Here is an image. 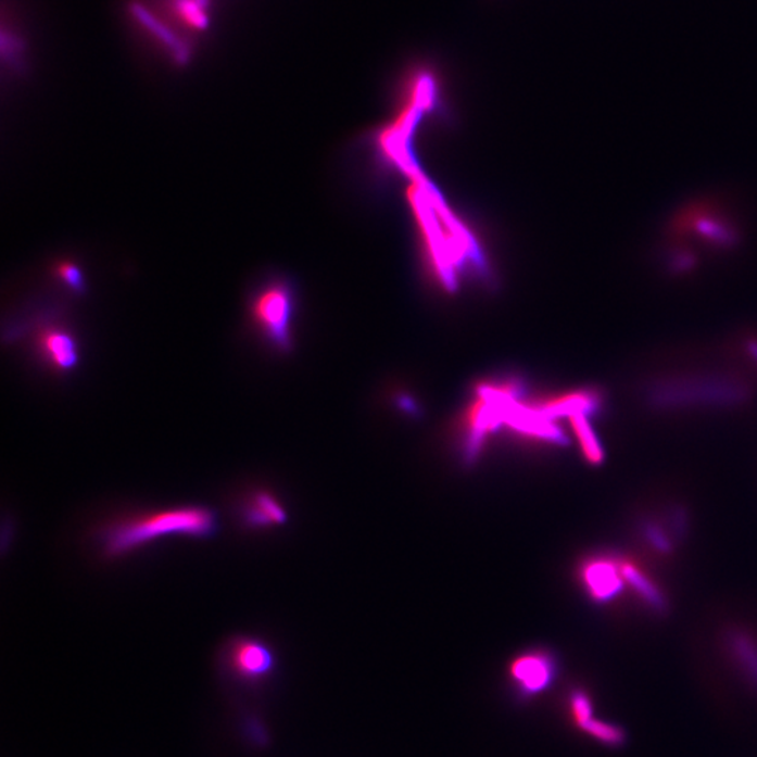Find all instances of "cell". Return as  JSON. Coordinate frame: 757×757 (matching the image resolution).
<instances>
[{"instance_id": "obj_7", "label": "cell", "mask_w": 757, "mask_h": 757, "mask_svg": "<svg viewBox=\"0 0 757 757\" xmlns=\"http://www.w3.org/2000/svg\"><path fill=\"white\" fill-rule=\"evenodd\" d=\"M34 336V350L48 369L71 374L80 365V345L74 332L54 321L40 323Z\"/></svg>"}, {"instance_id": "obj_14", "label": "cell", "mask_w": 757, "mask_h": 757, "mask_svg": "<svg viewBox=\"0 0 757 757\" xmlns=\"http://www.w3.org/2000/svg\"><path fill=\"white\" fill-rule=\"evenodd\" d=\"M573 431L577 433L578 441H580L582 451L585 453L588 460L592 463H601L604 460V451L600 441L593 432L591 422L588 421L586 414H576L571 417Z\"/></svg>"}, {"instance_id": "obj_17", "label": "cell", "mask_w": 757, "mask_h": 757, "mask_svg": "<svg viewBox=\"0 0 757 757\" xmlns=\"http://www.w3.org/2000/svg\"><path fill=\"white\" fill-rule=\"evenodd\" d=\"M55 275L58 279L64 286L70 289V291L75 293H84L86 289L84 273H81L80 267H77L75 263L62 262L58 263L55 267Z\"/></svg>"}, {"instance_id": "obj_6", "label": "cell", "mask_w": 757, "mask_h": 757, "mask_svg": "<svg viewBox=\"0 0 757 757\" xmlns=\"http://www.w3.org/2000/svg\"><path fill=\"white\" fill-rule=\"evenodd\" d=\"M222 658L231 677L244 683H258L267 679L275 664L269 645L252 635H236L230 639Z\"/></svg>"}, {"instance_id": "obj_15", "label": "cell", "mask_w": 757, "mask_h": 757, "mask_svg": "<svg viewBox=\"0 0 757 757\" xmlns=\"http://www.w3.org/2000/svg\"><path fill=\"white\" fill-rule=\"evenodd\" d=\"M568 712H570L572 724L581 730L583 726L593 720L595 716V704H593L591 694L585 689H572L567 698Z\"/></svg>"}, {"instance_id": "obj_5", "label": "cell", "mask_w": 757, "mask_h": 757, "mask_svg": "<svg viewBox=\"0 0 757 757\" xmlns=\"http://www.w3.org/2000/svg\"><path fill=\"white\" fill-rule=\"evenodd\" d=\"M128 14L134 26L152 42L157 50L165 52L177 65L187 64L191 58V45L186 34L177 30L159 9L153 11L149 4L134 0L128 4Z\"/></svg>"}, {"instance_id": "obj_10", "label": "cell", "mask_w": 757, "mask_h": 757, "mask_svg": "<svg viewBox=\"0 0 757 757\" xmlns=\"http://www.w3.org/2000/svg\"><path fill=\"white\" fill-rule=\"evenodd\" d=\"M728 657L741 677L757 691V640L742 630H731L726 635Z\"/></svg>"}, {"instance_id": "obj_12", "label": "cell", "mask_w": 757, "mask_h": 757, "mask_svg": "<svg viewBox=\"0 0 757 757\" xmlns=\"http://www.w3.org/2000/svg\"><path fill=\"white\" fill-rule=\"evenodd\" d=\"M597 407H600V400H597L596 395L585 392L554 400V402L547 403L540 412L547 418L562 416L572 417L576 416V414H586V416H590L591 413L596 412Z\"/></svg>"}, {"instance_id": "obj_3", "label": "cell", "mask_w": 757, "mask_h": 757, "mask_svg": "<svg viewBox=\"0 0 757 757\" xmlns=\"http://www.w3.org/2000/svg\"><path fill=\"white\" fill-rule=\"evenodd\" d=\"M649 402L658 407L678 406H731L740 403L745 398L744 390L740 386L728 382V380L706 379V380H684L660 384L649 392Z\"/></svg>"}, {"instance_id": "obj_16", "label": "cell", "mask_w": 757, "mask_h": 757, "mask_svg": "<svg viewBox=\"0 0 757 757\" xmlns=\"http://www.w3.org/2000/svg\"><path fill=\"white\" fill-rule=\"evenodd\" d=\"M580 731L585 732L586 735L592 736L593 740L606 746L619 747L626 742L624 731L619 726L602 721L596 717L588 722L586 726H583Z\"/></svg>"}, {"instance_id": "obj_8", "label": "cell", "mask_w": 757, "mask_h": 757, "mask_svg": "<svg viewBox=\"0 0 757 757\" xmlns=\"http://www.w3.org/2000/svg\"><path fill=\"white\" fill-rule=\"evenodd\" d=\"M236 516L249 530L281 527L288 520L287 510L277 496L264 489L248 491L236 505Z\"/></svg>"}, {"instance_id": "obj_2", "label": "cell", "mask_w": 757, "mask_h": 757, "mask_svg": "<svg viewBox=\"0 0 757 757\" xmlns=\"http://www.w3.org/2000/svg\"><path fill=\"white\" fill-rule=\"evenodd\" d=\"M295 289L286 278L265 279L250 292L248 317L258 339L279 354L293 349V318H295Z\"/></svg>"}, {"instance_id": "obj_4", "label": "cell", "mask_w": 757, "mask_h": 757, "mask_svg": "<svg viewBox=\"0 0 757 757\" xmlns=\"http://www.w3.org/2000/svg\"><path fill=\"white\" fill-rule=\"evenodd\" d=\"M560 674V663L547 649H532L510 663L508 678L519 701H532L546 693Z\"/></svg>"}, {"instance_id": "obj_13", "label": "cell", "mask_w": 757, "mask_h": 757, "mask_svg": "<svg viewBox=\"0 0 757 757\" xmlns=\"http://www.w3.org/2000/svg\"><path fill=\"white\" fill-rule=\"evenodd\" d=\"M621 573H623V580L633 588V591L649 609L657 611V614H664L667 610V600H665L663 592L643 572L627 564V566L621 568Z\"/></svg>"}, {"instance_id": "obj_18", "label": "cell", "mask_w": 757, "mask_h": 757, "mask_svg": "<svg viewBox=\"0 0 757 757\" xmlns=\"http://www.w3.org/2000/svg\"><path fill=\"white\" fill-rule=\"evenodd\" d=\"M644 534L648 542L653 544L655 548L659 550V552L669 553L670 550H672V544H670L667 534H665L664 530H660L657 525H645Z\"/></svg>"}, {"instance_id": "obj_1", "label": "cell", "mask_w": 757, "mask_h": 757, "mask_svg": "<svg viewBox=\"0 0 757 757\" xmlns=\"http://www.w3.org/2000/svg\"><path fill=\"white\" fill-rule=\"evenodd\" d=\"M219 529V515L214 508L192 504L115 516L96 528L93 540L101 556L114 562L156 540H210Z\"/></svg>"}, {"instance_id": "obj_9", "label": "cell", "mask_w": 757, "mask_h": 757, "mask_svg": "<svg viewBox=\"0 0 757 757\" xmlns=\"http://www.w3.org/2000/svg\"><path fill=\"white\" fill-rule=\"evenodd\" d=\"M159 12L182 34H197L210 27L212 0H159Z\"/></svg>"}, {"instance_id": "obj_11", "label": "cell", "mask_w": 757, "mask_h": 757, "mask_svg": "<svg viewBox=\"0 0 757 757\" xmlns=\"http://www.w3.org/2000/svg\"><path fill=\"white\" fill-rule=\"evenodd\" d=\"M583 580L593 600L597 602L614 601L623 588L617 567L609 562L590 564L583 572Z\"/></svg>"}]
</instances>
